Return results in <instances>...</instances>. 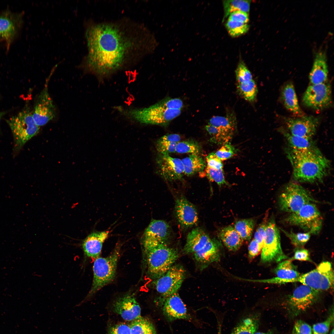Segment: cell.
<instances>
[{
    "mask_svg": "<svg viewBox=\"0 0 334 334\" xmlns=\"http://www.w3.org/2000/svg\"><path fill=\"white\" fill-rule=\"evenodd\" d=\"M88 69L101 78L109 76L128 62L153 52L158 45L144 25L123 21L95 24L87 33Z\"/></svg>",
    "mask_w": 334,
    "mask_h": 334,
    "instance_id": "6da1fadb",
    "label": "cell"
},
{
    "mask_svg": "<svg viewBox=\"0 0 334 334\" xmlns=\"http://www.w3.org/2000/svg\"><path fill=\"white\" fill-rule=\"evenodd\" d=\"M286 153L293 168V178L297 182H321L328 173L330 161L317 147L304 151L289 149Z\"/></svg>",
    "mask_w": 334,
    "mask_h": 334,
    "instance_id": "7a4b0ae2",
    "label": "cell"
},
{
    "mask_svg": "<svg viewBox=\"0 0 334 334\" xmlns=\"http://www.w3.org/2000/svg\"><path fill=\"white\" fill-rule=\"evenodd\" d=\"M125 116L135 121L145 124L166 126L180 115V109H168L156 103L148 107L124 108L118 107Z\"/></svg>",
    "mask_w": 334,
    "mask_h": 334,
    "instance_id": "3957f363",
    "label": "cell"
},
{
    "mask_svg": "<svg viewBox=\"0 0 334 334\" xmlns=\"http://www.w3.org/2000/svg\"><path fill=\"white\" fill-rule=\"evenodd\" d=\"M146 256L148 272L156 279L166 272L178 257V251L166 244L143 245Z\"/></svg>",
    "mask_w": 334,
    "mask_h": 334,
    "instance_id": "277c9868",
    "label": "cell"
},
{
    "mask_svg": "<svg viewBox=\"0 0 334 334\" xmlns=\"http://www.w3.org/2000/svg\"><path fill=\"white\" fill-rule=\"evenodd\" d=\"M119 256L120 248L118 246L107 257H99L95 259L93 265V276L92 286L88 295L83 301L114 279Z\"/></svg>",
    "mask_w": 334,
    "mask_h": 334,
    "instance_id": "5b68a950",
    "label": "cell"
},
{
    "mask_svg": "<svg viewBox=\"0 0 334 334\" xmlns=\"http://www.w3.org/2000/svg\"><path fill=\"white\" fill-rule=\"evenodd\" d=\"M6 122L13 135L15 152L19 151L26 142L39 131L40 127L35 123L32 113L28 109L11 117Z\"/></svg>",
    "mask_w": 334,
    "mask_h": 334,
    "instance_id": "8992f818",
    "label": "cell"
},
{
    "mask_svg": "<svg viewBox=\"0 0 334 334\" xmlns=\"http://www.w3.org/2000/svg\"><path fill=\"white\" fill-rule=\"evenodd\" d=\"M318 202L303 187L293 182L285 186L278 199L280 209L290 213L298 211L306 204Z\"/></svg>",
    "mask_w": 334,
    "mask_h": 334,
    "instance_id": "52a82bcc",
    "label": "cell"
},
{
    "mask_svg": "<svg viewBox=\"0 0 334 334\" xmlns=\"http://www.w3.org/2000/svg\"><path fill=\"white\" fill-rule=\"evenodd\" d=\"M284 221L288 224L298 226L311 234H316L321 229L323 219L316 205L310 203L290 213Z\"/></svg>",
    "mask_w": 334,
    "mask_h": 334,
    "instance_id": "ba28073f",
    "label": "cell"
},
{
    "mask_svg": "<svg viewBox=\"0 0 334 334\" xmlns=\"http://www.w3.org/2000/svg\"><path fill=\"white\" fill-rule=\"evenodd\" d=\"M288 258L281 248L279 229L272 218L267 225L261 249V260L263 263L279 262Z\"/></svg>",
    "mask_w": 334,
    "mask_h": 334,
    "instance_id": "9c48e42d",
    "label": "cell"
},
{
    "mask_svg": "<svg viewBox=\"0 0 334 334\" xmlns=\"http://www.w3.org/2000/svg\"><path fill=\"white\" fill-rule=\"evenodd\" d=\"M334 272L331 263L328 261L320 263L316 268L300 276L295 282L320 291L333 288Z\"/></svg>",
    "mask_w": 334,
    "mask_h": 334,
    "instance_id": "30bf717a",
    "label": "cell"
},
{
    "mask_svg": "<svg viewBox=\"0 0 334 334\" xmlns=\"http://www.w3.org/2000/svg\"><path fill=\"white\" fill-rule=\"evenodd\" d=\"M302 101L305 106L316 110H322L329 107L332 103L330 84L327 81L319 84H310L303 94Z\"/></svg>",
    "mask_w": 334,
    "mask_h": 334,
    "instance_id": "8fae6325",
    "label": "cell"
},
{
    "mask_svg": "<svg viewBox=\"0 0 334 334\" xmlns=\"http://www.w3.org/2000/svg\"><path fill=\"white\" fill-rule=\"evenodd\" d=\"M319 292L303 285L297 287L288 300L290 314L296 316L305 311L317 301Z\"/></svg>",
    "mask_w": 334,
    "mask_h": 334,
    "instance_id": "7c38bea8",
    "label": "cell"
},
{
    "mask_svg": "<svg viewBox=\"0 0 334 334\" xmlns=\"http://www.w3.org/2000/svg\"><path fill=\"white\" fill-rule=\"evenodd\" d=\"M185 272L181 265H173L164 274L156 279L157 292L165 298L177 293L184 280Z\"/></svg>",
    "mask_w": 334,
    "mask_h": 334,
    "instance_id": "4fadbf2b",
    "label": "cell"
},
{
    "mask_svg": "<svg viewBox=\"0 0 334 334\" xmlns=\"http://www.w3.org/2000/svg\"><path fill=\"white\" fill-rule=\"evenodd\" d=\"M319 119L312 115L287 117L285 123L287 132L295 136L312 139L319 124Z\"/></svg>",
    "mask_w": 334,
    "mask_h": 334,
    "instance_id": "5bb4252c",
    "label": "cell"
},
{
    "mask_svg": "<svg viewBox=\"0 0 334 334\" xmlns=\"http://www.w3.org/2000/svg\"><path fill=\"white\" fill-rule=\"evenodd\" d=\"M48 82L38 96L32 113L33 119L39 127L46 124L56 115L55 107L48 91Z\"/></svg>",
    "mask_w": 334,
    "mask_h": 334,
    "instance_id": "9a60e30c",
    "label": "cell"
},
{
    "mask_svg": "<svg viewBox=\"0 0 334 334\" xmlns=\"http://www.w3.org/2000/svg\"><path fill=\"white\" fill-rule=\"evenodd\" d=\"M156 163L159 174L166 181L171 182L180 180L184 174L182 160L178 158L160 154L156 159Z\"/></svg>",
    "mask_w": 334,
    "mask_h": 334,
    "instance_id": "2e32d148",
    "label": "cell"
},
{
    "mask_svg": "<svg viewBox=\"0 0 334 334\" xmlns=\"http://www.w3.org/2000/svg\"><path fill=\"white\" fill-rule=\"evenodd\" d=\"M170 233V228L166 221L152 220L143 233V245L166 244Z\"/></svg>",
    "mask_w": 334,
    "mask_h": 334,
    "instance_id": "e0dca14e",
    "label": "cell"
},
{
    "mask_svg": "<svg viewBox=\"0 0 334 334\" xmlns=\"http://www.w3.org/2000/svg\"><path fill=\"white\" fill-rule=\"evenodd\" d=\"M174 209L176 218L182 228L188 229L197 224L199 218L197 209L184 197L177 199Z\"/></svg>",
    "mask_w": 334,
    "mask_h": 334,
    "instance_id": "ac0fdd59",
    "label": "cell"
},
{
    "mask_svg": "<svg viewBox=\"0 0 334 334\" xmlns=\"http://www.w3.org/2000/svg\"><path fill=\"white\" fill-rule=\"evenodd\" d=\"M161 304L163 314L169 322L191 319L185 304L177 293L165 298Z\"/></svg>",
    "mask_w": 334,
    "mask_h": 334,
    "instance_id": "d6986e66",
    "label": "cell"
},
{
    "mask_svg": "<svg viewBox=\"0 0 334 334\" xmlns=\"http://www.w3.org/2000/svg\"><path fill=\"white\" fill-rule=\"evenodd\" d=\"M113 309L126 321L131 322L141 316V308L133 294H128L117 299L113 304Z\"/></svg>",
    "mask_w": 334,
    "mask_h": 334,
    "instance_id": "ffe728a7",
    "label": "cell"
},
{
    "mask_svg": "<svg viewBox=\"0 0 334 334\" xmlns=\"http://www.w3.org/2000/svg\"><path fill=\"white\" fill-rule=\"evenodd\" d=\"M290 259L281 261L274 270L276 276L271 278L255 280V282L275 284H284L295 282L300 276L296 267Z\"/></svg>",
    "mask_w": 334,
    "mask_h": 334,
    "instance_id": "44dd1931",
    "label": "cell"
},
{
    "mask_svg": "<svg viewBox=\"0 0 334 334\" xmlns=\"http://www.w3.org/2000/svg\"><path fill=\"white\" fill-rule=\"evenodd\" d=\"M109 233L108 231L96 232L88 235L82 244L85 255L94 259L99 257L103 243L108 238Z\"/></svg>",
    "mask_w": 334,
    "mask_h": 334,
    "instance_id": "7402d4cb",
    "label": "cell"
},
{
    "mask_svg": "<svg viewBox=\"0 0 334 334\" xmlns=\"http://www.w3.org/2000/svg\"><path fill=\"white\" fill-rule=\"evenodd\" d=\"M208 124L219 129L227 143L229 142L236 129L235 114L233 111H227L225 116H213L209 120Z\"/></svg>",
    "mask_w": 334,
    "mask_h": 334,
    "instance_id": "603a6c76",
    "label": "cell"
},
{
    "mask_svg": "<svg viewBox=\"0 0 334 334\" xmlns=\"http://www.w3.org/2000/svg\"><path fill=\"white\" fill-rule=\"evenodd\" d=\"M328 72L326 54L323 50H319L315 55L309 74L310 84H319L327 82Z\"/></svg>",
    "mask_w": 334,
    "mask_h": 334,
    "instance_id": "cb8c5ba5",
    "label": "cell"
},
{
    "mask_svg": "<svg viewBox=\"0 0 334 334\" xmlns=\"http://www.w3.org/2000/svg\"><path fill=\"white\" fill-rule=\"evenodd\" d=\"M221 247L218 241L210 239L203 248L194 253L195 259L204 266L217 262L220 259Z\"/></svg>",
    "mask_w": 334,
    "mask_h": 334,
    "instance_id": "d4e9b609",
    "label": "cell"
},
{
    "mask_svg": "<svg viewBox=\"0 0 334 334\" xmlns=\"http://www.w3.org/2000/svg\"><path fill=\"white\" fill-rule=\"evenodd\" d=\"M210 239L201 229H194L187 235L183 252L185 254L194 253L203 248Z\"/></svg>",
    "mask_w": 334,
    "mask_h": 334,
    "instance_id": "484cf974",
    "label": "cell"
},
{
    "mask_svg": "<svg viewBox=\"0 0 334 334\" xmlns=\"http://www.w3.org/2000/svg\"><path fill=\"white\" fill-rule=\"evenodd\" d=\"M281 97L285 108L297 117L304 115L298 102L294 86L291 82H288L283 87Z\"/></svg>",
    "mask_w": 334,
    "mask_h": 334,
    "instance_id": "4316f807",
    "label": "cell"
},
{
    "mask_svg": "<svg viewBox=\"0 0 334 334\" xmlns=\"http://www.w3.org/2000/svg\"><path fill=\"white\" fill-rule=\"evenodd\" d=\"M219 236L225 246L233 251L238 250L243 241L234 227L231 225L222 229L219 233Z\"/></svg>",
    "mask_w": 334,
    "mask_h": 334,
    "instance_id": "83f0119b",
    "label": "cell"
},
{
    "mask_svg": "<svg viewBox=\"0 0 334 334\" xmlns=\"http://www.w3.org/2000/svg\"><path fill=\"white\" fill-rule=\"evenodd\" d=\"M16 19L8 14L0 15V36L9 45L15 37L17 30Z\"/></svg>",
    "mask_w": 334,
    "mask_h": 334,
    "instance_id": "f1b7e54d",
    "label": "cell"
},
{
    "mask_svg": "<svg viewBox=\"0 0 334 334\" xmlns=\"http://www.w3.org/2000/svg\"><path fill=\"white\" fill-rule=\"evenodd\" d=\"M259 315L254 314L242 319L230 334H254L259 328Z\"/></svg>",
    "mask_w": 334,
    "mask_h": 334,
    "instance_id": "f546056e",
    "label": "cell"
},
{
    "mask_svg": "<svg viewBox=\"0 0 334 334\" xmlns=\"http://www.w3.org/2000/svg\"><path fill=\"white\" fill-rule=\"evenodd\" d=\"M182 161L184 167V174L187 176L202 172L206 166L205 161L199 154H191Z\"/></svg>",
    "mask_w": 334,
    "mask_h": 334,
    "instance_id": "4dcf8cb0",
    "label": "cell"
},
{
    "mask_svg": "<svg viewBox=\"0 0 334 334\" xmlns=\"http://www.w3.org/2000/svg\"><path fill=\"white\" fill-rule=\"evenodd\" d=\"M284 134L290 149L297 151H304L316 148L311 139L293 136L287 132H285Z\"/></svg>",
    "mask_w": 334,
    "mask_h": 334,
    "instance_id": "1f68e13d",
    "label": "cell"
},
{
    "mask_svg": "<svg viewBox=\"0 0 334 334\" xmlns=\"http://www.w3.org/2000/svg\"><path fill=\"white\" fill-rule=\"evenodd\" d=\"M129 324L131 334H157L152 323L142 317L131 322Z\"/></svg>",
    "mask_w": 334,
    "mask_h": 334,
    "instance_id": "d6a6232c",
    "label": "cell"
},
{
    "mask_svg": "<svg viewBox=\"0 0 334 334\" xmlns=\"http://www.w3.org/2000/svg\"><path fill=\"white\" fill-rule=\"evenodd\" d=\"M251 1L250 0H224L223 4L224 16L223 21L234 12L242 11L249 13L250 10Z\"/></svg>",
    "mask_w": 334,
    "mask_h": 334,
    "instance_id": "836d02e7",
    "label": "cell"
},
{
    "mask_svg": "<svg viewBox=\"0 0 334 334\" xmlns=\"http://www.w3.org/2000/svg\"><path fill=\"white\" fill-rule=\"evenodd\" d=\"M236 85L238 94L243 99L251 103L255 101L258 88L256 84L254 79Z\"/></svg>",
    "mask_w": 334,
    "mask_h": 334,
    "instance_id": "e575fe53",
    "label": "cell"
},
{
    "mask_svg": "<svg viewBox=\"0 0 334 334\" xmlns=\"http://www.w3.org/2000/svg\"><path fill=\"white\" fill-rule=\"evenodd\" d=\"M255 224L252 219H242L236 221L234 227L243 241H248L251 238Z\"/></svg>",
    "mask_w": 334,
    "mask_h": 334,
    "instance_id": "d590c367",
    "label": "cell"
},
{
    "mask_svg": "<svg viewBox=\"0 0 334 334\" xmlns=\"http://www.w3.org/2000/svg\"><path fill=\"white\" fill-rule=\"evenodd\" d=\"M225 26L229 35L236 37L243 35L249 30L250 25L247 24L228 19Z\"/></svg>",
    "mask_w": 334,
    "mask_h": 334,
    "instance_id": "8d00e7d4",
    "label": "cell"
},
{
    "mask_svg": "<svg viewBox=\"0 0 334 334\" xmlns=\"http://www.w3.org/2000/svg\"><path fill=\"white\" fill-rule=\"evenodd\" d=\"M201 147L196 141L187 140L180 141L177 143L176 152L180 153L199 154Z\"/></svg>",
    "mask_w": 334,
    "mask_h": 334,
    "instance_id": "74e56055",
    "label": "cell"
},
{
    "mask_svg": "<svg viewBox=\"0 0 334 334\" xmlns=\"http://www.w3.org/2000/svg\"><path fill=\"white\" fill-rule=\"evenodd\" d=\"M280 229L289 239L292 244L297 248L304 246L310 239L311 234L309 232L295 233L292 230L289 232L282 229Z\"/></svg>",
    "mask_w": 334,
    "mask_h": 334,
    "instance_id": "f35d334b",
    "label": "cell"
},
{
    "mask_svg": "<svg viewBox=\"0 0 334 334\" xmlns=\"http://www.w3.org/2000/svg\"><path fill=\"white\" fill-rule=\"evenodd\" d=\"M236 84H240L253 79L252 74L244 62L240 59L235 71Z\"/></svg>",
    "mask_w": 334,
    "mask_h": 334,
    "instance_id": "ab89813d",
    "label": "cell"
},
{
    "mask_svg": "<svg viewBox=\"0 0 334 334\" xmlns=\"http://www.w3.org/2000/svg\"><path fill=\"white\" fill-rule=\"evenodd\" d=\"M205 174L210 181L215 182L220 187L227 185L223 169H217L207 166L205 169Z\"/></svg>",
    "mask_w": 334,
    "mask_h": 334,
    "instance_id": "60d3db41",
    "label": "cell"
},
{
    "mask_svg": "<svg viewBox=\"0 0 334 334\" xmlns=\"http://www.w3.org/2000/svg\"><path fill=\"white\" fill-rule=\"evenodd\" d=\"M334 320L333 313L324 321L313 325L312 331L313 334H328Z\"/></svg>",
    "mask_w": 334,
    "mask_h": 334,
    "instance_id": "b9f144b4",
    "label": "cell"
},
{
    "mask_svg": "<svg viewBox=\"0 0 334 334\" xmlns=\"http://www.w3.org/2000/svg\"><path fill=\"white\" fill-rule=\"evenodd\" d=\"M236 153L234 147L228 142L223 145L215 153L221 161H223L232 157Z\"/></svg>",
    "mask_w": 334,
    "mask_h": 334,
    "instance_id": "7bdbcfd3",
    "label": "cell"
},
{
    "mask_svg": "<svg viewBox=\"0 0 334 334\" xmlns=\"http://www.w3.org/2000/svg\"><path fill=\"white\" fill-rule=\"evenodd\" d=\"M205 129L211 136V141L218 145H223L227 143L220 131L217 127L209 124L206 125Z\"/></svg>",
    "mask_w": 334,
    "mask_h": 334,
    "instance_id": "ee69618b",
    "label": "cell"
},
{
    "mask_svg": "<svg viewBox=\"0 0 334 334\" xmlns=\"http://www.w3.org/2000/svg\"><path fill=\"white\" fill-rule=\"evenodd\" d=\"M177 143L162 141L159 139L156 143V148L160 154L169 155L176 152Z\"/></svg>",
    "mask_w": 334,
    "mask_h": 334,
    "instance_id": "f6af8a7d",
    "label": "cell"
},
{
    "mask_svg": "<svg viewBox=\"0 0 334 334\" xmlns=\"http://www.w3.org/2000/svg\"><path fill=\"white\" fill-rule=\"evenodd\" d=\"M156 103L159 106L169 109L181 110L183 106L182 101L177 98L167 97Z\"/></svg>",
    "mask_w": 334,
    "mask_h": 334,
    "instance_id": "bcb514c9",
    "label": "cell"
},
{
    "mask_svg": "<svg viewBox=\"0 0 334 334\" xmlns=\"http://www.w3.org/2000/svg\"><path fill=\"white\" fill-rule=\"evenodd\" d=\"M268 215L265 216L264 220L257 229L254 235V239L258 242L262 248L264 239L265 231L268 222Z\"/></svg>",
    "mask_w": 334,
    "mask_h": 334,
    "instance_id": "7dc6e473",
    "label": "cell"
},
{
    "mask_svg": "<svg viewBox=\"0 0 334 334\" xmlns=\"http://www.w3.org/2000/svg\"><path fill=\"white\" fill-rule=\"evenodd\" d=\"M292 334H312V328L305 322L298 320L294 325Z\"/></svg>",
    "mask_w": 334,
    "mask_h": 334,
    "instance_id": "c3c4849f",
    "label": "cell"
},
{
    "mask_svg": "<svg viewBox=\"0 0 334 334\" xmlns=\"http://www.w3.org/2000/svg\"><path fill=\"white\" fill-rule=\"evenodd\" d=\"M107 334H131L129 324L124 323L115 324L109 328Z\"/></svg>",
    "mask_w": 334,
    "mask_h": 334,
    "instance_id": "681fc988",
    "label": "cell"
},
{
    "mask_svg": "<svg viewBox=\"0 0 334 334\" xmlns=\"http://www.w3.org/2000/svg\"><path fill=\"white\" fill-rule=\"evenodd\" d=\"M207 166L217 169H223V164L221 161L217 156L215 153L209 154L206 158Z\"/></svg>",
    "mask_w": 334,
    "mask_h": 334,
    "instance_id": "f907efd6",
    "label": "cell"
},
{
    "mask_svg": "<svg viewBox=\"0 0 334 334\" xmlns=\"http://www.w3.org/2000/svg\"><path fill=\"white\" fill-rule=\"evenodd\" d=\"M228 19L247 24L249 20V14L242 11H236L230 13Z\"/></svg>",
    "mask_w": 334,
    "mask_h": 334,
    "instance_id": "816d5d0a",
    "label": "cell"
},
{
    "mask_svg": "<svg viewBox=\"0 0 334 334\" xmlns=\"http://www.w3.org/2000/svg\"><path fill=\"white\" fill-rule=\"evenodd\" d=\"M290 259L292 260H296L312 262L308 251L306 249L300 247L297 248L294 255Z\"/></svg>",
    "mask_w": 334,
    "mask_h": 334,
    "instance_id": "f5cc1de1",
    "label": "cell"
},
{
    "mask_svg": "<svg viewBox=\"0 0 334 334\" xmlns=\"http://www.w3.org/2000/svg\"><path fill=\"white\" fill-rule=\"evenodd\" d=\"M262 248L258 242L253 239L250 242L248 246V255L252 259L259 254Z\"/></svg>",
    "mask_w": 334,
    "mask_h": 334,
    "instance_id": "db71d44e",
    "label": "cell"
},
{
    "mask_svg": "<svg viewBox=\"0 0 334 334\" xmlns=\"http://www.w3.org/2000/svg\"><path fill=\"white\" fill-rule=\"evenodd\" d=\"M160 139L164 141L178 143L180 141V135L177 134H170L165 135L161 137Z\"/></svg>",
    "mask_w": 334,
    "mask_h": 334,
    "instance_id": "11a10c76",
    "label": "cell"
},
{
    "mask_svg": "<svg viewBox=\"0 0 334 334\" xmlns=\"http://www.w3.org/2000/svg\"><path fill=\"white\" fill-rule=\"evenodd\" d=\"M254 334H272V332L269 331L267 332H256Z\"/></svg>",
    "mask_w": 334,
    "mask_h": 334,
    "instance_id": "9f6ffc18",
    "label": "cell"
},
{
    "mask_svg": "<svg viewBox=\"0 0 334 334\" xmlns=\"http://www.w3.org/2000/svg\"><path fill=\"white\" fill-rule=\"evenodd\" d=\"M220 324L218 326V334H221V326Z\"/></svg>",
    "mask_w": 334,
    "mask_h": 334,
    "instance_id": "6f0895ef",
    "label": "cell"
},
{
    "mask_svg": "<svg viewBox=\"0 0 334 334\" xmlns=\"http://www.w3.org/2000/svg\"><path fill=\"white\" fill-rule=\"evenodd\" d=\"M4 114V113L2 112H0V120L2 116Z\"/></svg>",
    "mask_w": 334,
    "mask_h": 334,
    "instance_id": "680465c9",
    "label": "cell"
},
{
    "mask_svg": "<svg viewBox=\"0 0 334 334\" xmlns=\"http://www.w3.org/2000/svg\"><path fill=\"white\" fill-rule=\"evenodd\" d=\"M334 329H333V328L332 329V330L331 331V332L329 334H334Z\"/></svg>",
    "mask_w": 334,
    "mask_h": 334,
    "instance_id": "91938a15",
    "label": "cell"
}]
</instances>
